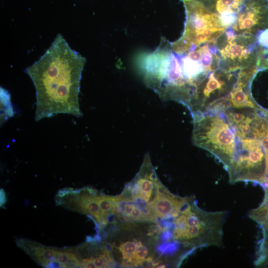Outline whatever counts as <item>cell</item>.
<instances>
[{"label":"cell","mask_w":268,"mask_h":268,"mask_svg":"<svg viewBox=\"0 0 268 268\" xmlns=\"http://www.w3.org/2000/svg\"><path fill=\"white\" fill-rule=\"evenodd\" d=\"M85 63L58 34L44 55L26 68L36 89V121L59 114L82 116L78 95Z\"/></svg>","instance_id":"6da1fadb"},{"label":"cell","mask_w":268,"mask_h":268,"mask_svg":"<svg viewBox=\"0 0 268 268\" xmlns=\"http://www.w3.org/2000/svg\"><path fill=\"white\" fill-rule=\"evenodd\" d=\"M228 211H209L200 208L194 196L174 217L173 240L193 248L223 247V226Z\"/></svg>","instance_id":"7a4b0ae2"},{"label":"cell","mask_w":268,"mask_h":268,"mask_svg":"<svg viewBox=\"0 0 268 268\" xmlns=\"http://www.w3.org/2000/svg\"><path fill=\"white\" fill-rule=\"evenodd\" d=\"M193 118L194 144L210 152L227 171L234 158L236 137L223 112L201 114Z\"/></svg>","instance_id":"3957f363"},{"label":"cell","mask_w":268,"mask_h":268,"mask_svg":"<svg viewBox=\"0 0 268 268\" xmlns=\"http://www.w3.org/2000/svg\"><path fill=\"white\" fill-rule=\"evenodd\" d=\"M265 153L261 140L236 137L232 164L227 170L229 182H252L262 184L265 175Z\"/></svg>","instance_id":"277c9868"},{"label":"cell","mask_w":268,"mask_h":268,"mask_svg":"<svg viewBox=\"0 0 268 268\" xmlns=\"http://www.w3.org/2000/svg\"><path fill=\"white\" fill-rule=\"evenodd\" d=\"M257 36L248 34H224L218 49L220 68L230 72L257 66ZM258 67V66H257Z\"/></svg>","instance_id":"5b68a950"},{"label":"cell","mask_w":268,"mask_h":268,"mask_svg":"<svg viewBox=\"0 0 268 268\" xmlns=\"http://www.w3.org/2000/svg\"><path fill=\"white\" fill-rule=\"evenodd\" d=\"M268 27V0H246L231 29L234 33L257 36Z\"/></svg>","instance_id":"8992f818"},{"label":"cell","mask_w":268,"mask_h":268,"mask_svg":"<svg viewBox=\"0 0 268 268\" xmlns=\"http://www.w3.org/2000/svg\"><path fill=\"white\" fill-rule=\"evenodd\" d=\"M161 185L152 165L149 154L146 153L139 171L126 187L125 193L131 201L140 200L146 202L147 206L151 199H154Z\"/></svg>","instance_id":"52a82bcc"},{"label":"cell","mask_w":268,"mask_h":268,"mask_svg":"<svg viewBox=\"0 0 268 268\" xmlns=\"http://www.w3.org/2000/svg\"><path fill=\"white\" fill-rule=\"evenodd\" d=\"M191 197L183 198L173 195L162 184L155 198L145 210L152 221H156L158 218H174Z\"/></svg>","instance_id":"ba28073f"},{"label":"cell","mask_w":268,"mask_h":268,"mask_svg":"<svg viewBox=\"0 0 268 268\" xmlns=\"http://www.w3.org/2000/svg\"><path fill=\"white\" fill-rule=\"evenodd\" d=\"M86 193L72 198L69 202L73 209L87 214L94 222L105 226L107 223L104 219L97 200V191L92 188H85Z\"/></svg>","instance_id":"9c48e42d"},{"label":"cell","mask_w":268,"mask_h":268,"mask_svg":"<svg viewBox=\"0 0 268 268\" xmlns=\"http://www.w3.org/2000/svg\"><path fill=\"white\" fill-rule=\"evenodd\" d=\"M19 247H21L25 252L31 256L35 261L44 267H46L51 261L55 260V251L54 249L42 246H33L29 243L25 244L24 242H18Z\"/></svg>","instance_id":"30bf717a"},{"label":"cell","mask_w":268,"mask_h":268,"mask_svg":"<svg viewBox=\"0 0 268 268\" xmlns=\"http://www.w3.org/2000/svg\"><path fill=\"white\" fill-rule=\"evenodd\" d=\"M257 66L260 70L268 69V28L257 36Z\"/></svg>","instance_id":"8fae6325"},{"label":"cell","mask_w":268,"mask_h":268,"mask_svg":"<svg viewBox=\"0 0 268 268\" xmlns=\"http://www.w3.org/2000/svg\"><path fill=\"white\" fill-rule=\"evenodd\" d=\"M97 200L102 215L106 221L107 217L119 212V202L116 197L98 195Z\"/></svg>","instance_id":"7c38bea8"},{"label":"cell","mask_w":268,"mask_h":268,"mask_svg":"<svg viewBox=\"0 0 268 268\" xmlns=\"http://www.w3.org/2000/svg\"><path fill=\"white\" fill-rule=\"evenodd\" d=\"M137 242L136 240H128L122 242L118 246V250L122 256V266H133V259L137 247Z\"/></svg>","instance_id":"4fadbf2b"},{"label":"cell","mask_w":268,"mask_h":268,"mask_svg":"<svg viewBox=\"0 0 268 268\" xmlns=\"http://www.w3.org/2000/svg\"><path fill=\"white\" fill-rule=\"evenodd\" d=\"M249 217L260 225L268 224V192L265 191V197L262 204L257 208L251 210Z\"/></svg>","instance_id":"5bb4252c"},{"label":"cell","mask_w":268,"mask_h":268,"mask_svg":"<svg viewBox=\"0 0 268 268\" xmlns=\"http://www.w3.org/2000/svg\"><path fill=\"white\" fill-rule=\"evenodd\" d=\"M0 119L1 123H4L9 118L14 115V112L10 101V95L7 90L0 87Z\"/></svg>","instance_id":"9a60e30c"},{"label":"cell","mask_w":268,"mask_h":268,"mask_svg":"<svg viewBox=\"0 0 268 268\" xmlns=\"http://www.w3.org/2000/svg\"><path fill=\"white\" fill-rule=\"evenodd\" d=\"M46 268H67L66 266L63 264L59 261L57 260H54L50 261Z\"/></svg>","instance_id":"2e32d148"},{"label":"cell","mask_w":268,"mask_h":268,"mask_svg":"<svg viewBox=\"0 0 268 268\" xmlns=\"http://www.w3.org/2000/svg\"><path fill=\"white\" fill-rule=\"evenodd\" d=\"M0 205L2 207L6 201V194L3 189H0Z\"/></svg>","instance_id":"e0dca14e"}]
</instances>
